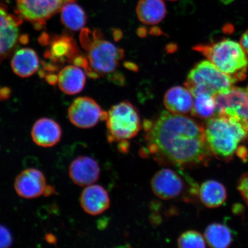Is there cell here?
I'll list each match as a JSON object with an SVG mask.
<instances>
[{
	"label": "cell",
	"instance_id": "obj_19",
	"mask_svg": "<svg viewBox=\"0 0 248 248\" xmlns=\"http://www.w3.org/2000/svg\"><path fill=\"white\" fill-rule=\"evenodd\" d=\"M136 14L140 21L147 25L159 24L166 17L167 9L163 0H140Z\"/></svg>",
	"mask_w": 248,
	"mask_h": 248
},
{
	"label": "cell",
	"instance_id": "obj_30",
	"mask_svg": "<svg viewBox=\"0 0 248 248\" xmlns=\"http://www.w3.org/2000/svg\"><path fill=\"white\" fill-rule=\"evenodd\" d=\"M169 1H176V0H169Z\"/></svg>",
	"mask_w": 248,
	"mask_h": 248
},
{
	"label": "cell",
	"instance_id": "obj_20",
	"mask_svg": "<svg viewBox=\"0 0 248 248\" xmlns=\"http://www.w3.org/2000/svg\"><path fill=\"white\" fill-rule=\"evenodd\" d=\"M198 194L202 202L209 208L221 206L226 198L224 186L215 180L203 182L199 188Z\"/></svg>",
	"mask_w": 248,
	"mask_h": 248
},
{
	"label": "cell",
	"instance_id": "obj_31",
	"mask_svg": "<svg viewBox=\"0 0 248 248\" xmlns=\"http://www.w3.org/2000/svg\"><path fill=\"white\" fill-rule=\"evenodd\" d=\"M247 92L248 93V88H247Z\"/></svg>",
	"mask_w": 248,
	"mask_h": 248
},
{
	"label": "cell",
	"instance_id": "obj_18",
	"mask_svg": "<svg viewBox=\"0 0 248 248\" xmlns=\"http://www.w3.org/2000/svg\"><path fill=\"white\" fill-rule=\"evenodd\" d=\"M39 61L35 51L29 48L18 49L12 59L11 67L15 74L21 78L32 76L38 70Z\"/></svg>",
	"mask_w": 248,
	"mask_h": 248
},
{
	"label": "cell",
	"instance_id": "obj_14",
	"mask_svg": "<svg viewBox=\"0 0 248 248\" xmlns=\"http://www.w3.org/2000/svg\"><path fill=\"white\" fill-rule=\"evenodd\" d=\"M62 135L61 127L54 120L42 118L36 121L31 131V137L39 147L55 146L60 141Z\"/></svg>",
	"mask_w": 248,
	"mask_h": 248
},
{
	"label": "cell",
	"instance_id": "obj_22",
	"mask_svg": "<svg viewBox=\"0 0 248 248\" xmlns=\"http://www.w3.org/2000/svg\"><path fill=\"white\" fill-rule=\"evenodd\" d=\"M204 238L210 247L225 248L230 246L232 235L227 226L215 223L207 226L204 232Z\"/></svg>",
	"mask_w": 248,
	"mask_h": 248
},
{
	"label": "cell",
	"instance_id": "obj_9",
	"mask_svg": "<svg viewBox=\"0 0 248 248\" xmlns=\"http://www.w3.org/2000/svg\"><path fill=\"white\" fill-rule=\"evenodd\" d=\"M22 20L9 13L0 5V64L11 54L19 41V27Z\"/></svg>",
	"mask_w": 248,
	"mask_h": 248
},
{
	"label": "cell",
	"instance_id": "obj_7",
	"mask_svg": "<svg viewBox=\"0 0 248 248\" xmlns=\"http://www.w3.org/2000/svg\"><path fill=\"white\" fill-rule=\"evenodd\" d=\"M76 0H16L18 14L32 23L37 30L41 29L46 21L61 11L68 3Z\"/></svg>",
	"mask_w": 248,
	"mask_h": 248
},
{
	"label": "cell",
	"instance_id": "obj_21",
	"mask_svg": "<svg viewBox=\"0 0 248 248\" xmlns=\"http://www.w3.org/2000/svg\"><path fill=\"white\" fill-rule=\"evenodd\" d=\"M61 12L62 22L68 29L77 31L85 27L87 20L85 12L75 2L68 3Z\"/></svg>",
	"mask_w": 248,
	"mask_h": 248
},
{
	"label": "cell",
	"instance_id": "obj_25",
	"mask_svg": "<svg viewBox=\"0 0 248 248\" xmlns=\"http://www.w3.org/2000/svg\"><path fill=\"white\" fill-rule=\"evenodd\" d=\"M229 116L234 117L242 124L246 130L248 136V99L235 108Z\"/></svg>",
	"mask_w": 248,
	"mask_h": 248
},
{
	"label": "cell",
	"instance_id": "obj_8",
	"mask_svg": "<svg viewBox=\"0 0 248 248\" xmlns=\"http://www.w3.org/2000/svg\"><path fill=\"white\" fill-rule=\"evenodd\" d=\"M70 122L77 128L89 129L100 120H106L108 113L92 98L79 97L74 101L68 111Z\"/></svg>",
	"mask_w": 248,
	"mask_h": 248
},
{
	"label": "cell",
	"instance_id": "obj_29",
	"mask_svg": "<svg viewBox=\"0 0 248 248\" xmlns=\"http://www.w3.org/2000/svg\"><path fill=\"white\" fill-rule=\"evenodd\" d=\"M221 1L224 3V4H228L229 3H231L232 1H233V0H221Z\"/></svg>",
	"mask_w": 248,
	"mask_h": 248
},
{
	"label": "cell",
	"instance_id": "obj_11",
	"mask_svg": "<svg viewBox=\"0 0 248 248\" xmlns=\"http://www.w3.org/2000/svg\"><path fill=\"white\" fill-rule=\"evenodd\" d=\"M151 187L157 197L164 200L178 197L184 188V183L177 173L163 169L155 173L151 180Z\"/></svg>",
	"mask_w": 248,
	"mask_h": 248
},
{
	"label": "cell",
	"instance_id": "obj_13",
	"mask_svg": "<svg viewBox=\"0 0 248 248\" xmlns=\"http://www.w3.org/2000/svg\"><path fill=\"white\" fill-rule=\"evenodd\" d=\"M79 201L83 210L91 216L104 213L110 203L107 191L102 186L97 185L87 186L80 195Z\"/></svg>",
	"mask_w": 248,
	"mask_h": 248
},
{
	"label": "cell",
	"instance_id": "obj_2",
	"mask_svg": "<svg viewBox=\"0 0 248 248\" xmlns=\"http://www.w3.org/2000/svg\"><path fill=\"white\" fill-rule=\"evenodd\" d=\"M80 39L86 52L85 71L89 77L98 78L115 73L124 58L123 49L105 40L98 30H82Z\"/></svg>",
	"mask_w": 248,
	"mask_h": 248
},
{
	"label": "cell",
	"instance_id": "obj_26",
	"mask_svg": "<svg viewBox=\"0 0 248 248\" xmlns=\"http://www.w3.org/2000/svg\"><path fill=\"white\" fill-rule=\"evenodd\" d=\"M13 244V238L9 229L0 225V248L10 247Z\"/></svg>",
	"mask_w": 248,
	"mask_h": 248
},
{
	"label": "cell",
	"instance_id": "obj_17",
	"mask_svg": "<svg viewBox=\"0 0 248 248\" xmlns=\"http://www.w3.org/2000/svg\"><path fill=\"white\" fill-rule=\"evenodd\" d=\"M78 49L75 42L67 36L55 38L50 43L46 58L56 63L72 62L78 56Z\"/></svg>",
	"mask_w": 248,
	"mask_h": 248
},
{
	"label": "cell",
	"instance_id": "obj_28",
	"mask_svg": "<svg viewBox=\"0 0 248 248\" xmlns=\"http://www.w3.org/2000/svg\"><path fill=\"white\" fill-rule=\"evenodd\" d=\"M240 45L245 52L248 55V30L242 35L240 39Z\"/></svg>",
	"mask_w": 248,
	"mask_h": 248
},
{
	"label": "cell",
	"instance_id": "obj_5",
	"mask_svg": "<svg viewBox=\"0 0 248 248\" xmlns=\"http://www.w3.org/2000/svg\"><path fill=\"white\" fill-rule=\"evenodd\" d=\"M236 82L212 62L203 61L195 65L189 73L185 85L194 97L201 93L215 96L228 92Z\"/></svg>",
	"mask_w": 248,
	"mask_h": 248
},
{
	"label": "cell",
	"instance_id": "obj_12",
	"mask_svg": "<svg viewBox=\"0 0 248 248\" xmlns=\"http://www.w3.org/2000/svg\"><path fill=\"white\" fill-rule=\"evenodd\" d=\"M69 174L74 184L87 187L98 181L100 176V168L98 163L93 158L79 156L71 163Z\"/></svg>",
	"mask_w": 248,
	"mask_h": 248
},
{
	"label": "cell",
	"instance_id": "obj_6",
	"mask_svg": "<svg viewBox=\"0 0 248 248\" xmlns=\"http://www.w3.org/2000/svg\"><path fill=\"white\" fill-rule=\"evenodd\" d=\"M108 141L125 142L137 135L142 127L139 111L128 101L114 105L107 118Z\"/></svg>",
	"mask_w": 248,
	"mask_h": 248
},
{
	"label": "cell",
	"instance_id": "obj_15",
	"mask_svg": "<svg viewBox=\"0 0 248 248\" xmlns=\"http://www.w3.org/2000/svg\"><path fill=\"white\" fill-rule=\"evenodd\" d=\"M194 101V95L190 90L182 86L170 89L164 98V104L167 110L181 115L191 112Z\"/></svg>",
	"mask_w": 248,
	"mask_h": 248
},
{
	"label": "cell",
	"instance_id": "obj_16",
	"mask_svg": "<svg viewBox=\"0 0 248 248\" xmlns=\"http://www.w3.org/2000/svg\"><path fill=\"white\" fill-rule=\"evenodd\" d=\"M57 83L61 91L66 94H78L82 91L85 85L84 71L76 65L65 67L58 74Z\"/></svg>",
	"mask_w": 248,
	"mask_h": 248
},
{
	"label": "cell",
	"instance_id": "obj_10",
	"mask_svg": "<svg viewBox=\"0 0 248 248\" xmlns=\"http://www.w3.org/2000/svg\"><path fill=\"white\" fill-rule=\"evenodd\" d=\"M47 187L45 176L35 169L23 170L16 178L14 183L16 192L25 199H33L45 194Z\"/></svg>",
	"mask_w": 248,
	"mask_h": 248
},
{
	"label": "cell",
	"instance_id": "obj_3",
	"mask_svg": "<svg viewBox=\"0 0 248 248\" xmlns=\"http://www.w3.org/2000/svg\"><path fill=\"white\" fill-rule=\"evenodd\" d=\"M204 136L211 153L229 159L238 150L240 142L248 137L244 126L234 117L216 115L207 121Z\"/></svg>",
	"mask_w": 248,
	"mask_h": 248
},
{
	"label": "cell",
	"instance_id": "obj_24",
	"mask_svg": "<svg viewBox=\"0 0 248 248\" xmlns=\"http://www.w3.org/2000/svg\"><path fill=\"white\" fill-rule=\"evenodd\" d=\"M178 246L181 248H203L206 241L200 232L195 231H186L178 238Z\"/></svg>",
	"mask_w": 248,
	"mask_h": 248
},
{
	"label": "cell",
	"instance_id": "obj_4",
	"mask_svg": "<svg viewBox=\"0 0 248 248\" xmlns=\"http://www.w3.org/2000/svg\"><path fill=\"white\" fill-rule=\"evenodd\" d=\"M193 49L236 81L246 78L248 59L241 45L236 42L224 39L219 42L198 45Z\"/></svg>",
	"mask_w": 248,
	"mask_h": 248
},
{
	"label": "cell",
	"instance_id": "obj_1",
	"mask_svg": "<svg viewBox=\"0 0 248 248\" xmlns=\"http://www.w3.org/2000/svg\"><path fill=\"white\" fill-rule=\"evenodd\" d=\"M144 126L150 153L173 165H197L212 156L204 126L190 117L164 111Z\"/></svg>",
	"mask_w": 248,
	"mask_h": 248
},
{
	"label": "cell",
	"instance_id": "obj_23",
	"mask_svg": "<svg viewBox=\"0 0 248 248\" xmlns=\"http://www.w3.org/2000/svg\"><path fill=\"white\" fill-rule=\"evenodd\" d=\"M193 116L203 120H209L217 113V104L215 96L201 93L194 96Z\"/></svg>",
	"mask_w": 248,
	"mask_h": 248
},
{
	"label": "cell",
	"instance_id": "obj_27",
	"mask_svg": "<svg viewBox=\"0 0 248 248\" xmlns=\"http://www.w3.org/2000/svg\"><path fill=\"white\" fill-rule=\"evenodd\" d=\"M238 188L242 196L248 204V172L240 178Z\"/></svg>",
	"mask_w": 248,
	"mask_h": 248
}]
</instances>
